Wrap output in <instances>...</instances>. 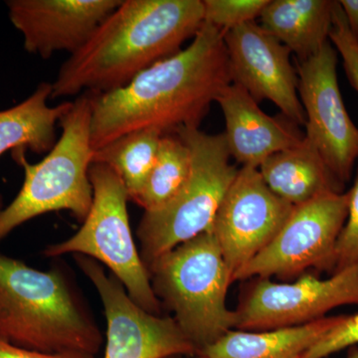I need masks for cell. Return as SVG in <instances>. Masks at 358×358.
<instances>
[{
  "label": "cell",
  "instance_id": "cell-1",
  "mask_svg": "<svg viewBox=\"0 0 358 358\" xmlns=\"http://www.w3.org/2000/svg\"><path fill=\"white\" fill-rule=\"evenodd\" d=\"M224 31L203 22L192 43L143 71L121 89L92 98L94 152L124 134L199 128L231 81Z\"/></svg>",
  "mask_w": 358,
  "mask_h": 358
},
{
  "label": "cell",
  "instance_id": "cell-2",
  "mask_svg": "<svg viewBox=\"0 0 358 358\" xmlns=\"http://www.w3.org/2000/svg\"><path fill=\"white\" fill-rule=\"evenodd\" d=\"M202 0H122L61 66L51 99L106 94L181 50L203 24Z\"/></svg>",
  "mask_w": 358,
  "mask_h": 358
},
{
  "label": "cell",
  "instance_id": "cell-3",
  "mask_svg": "<svg viewBox=\"0 0 358 358\" xmlns=\"http://www.w3.org/2000/svg\"><path fill=\"white\" fill-rule=\"evenodd\" d=\"M0 338L44 353L100 352L103 336L58 268L0 253Z\"/></svg>",
  "mask_w": 358,
  "mask_h": 358
},
{
  "label": "cell",
  "instance_id": "cell-4",
  "mask_svg": "<svg viewBox=\"0 0 358 358\" xmlns=\"http://www.w3.org/2000/svg\"><path fill=\"white\" fill-rule=\"evenodd\" d=\"M92 98L86 92L61 119L62 134L41 162L30 164L26 150L13 152L24 171V181L15 199L0 211V241L35 217L61 210L83 221L93 204L89 169L93 162L91 145Z\"/></svg>",
  "mask_w": 358,
  "mask_h": 358
},
{
  "label": "cell",
  "instance_id": "cell-5",
  "mask_svg": "<svg viewBox=\"0 0 358 358\" xmlns=\"http://www.w3.org/2000/svg\"><path fill=\"white\" fill-rule=\"evenodd\" d=\"M148 270L155 296L197 353L234 329L235 313L227 307L233 274L213 233L179 245Z\"/></svg>",
  "mask_w": 358,
  "mask_h": 358
},
{
  "label": "cell",
  "instance_id": "cell-6",
  "mask_svg": "<svg viewBox=\"0 0 358 358\" xmlns=\"http://www.w3.org/2000/svg\"><path fill=\"white\" fill-rule=\"evenodd\" d=\"M192 155V169L176 197L159 210L145 212L136 229L140 253L150 267L155 260L193 238L210 232L214 219L238 171L223 134L179 129Z\"/></svg>",
  "mask_w": 358,
  "mask_h": 358
},
{
  "label": "cell",
  "instance_id": "cell-7",
  "mask_svg": "<svg viewBox=\"0 0 358 358\" xmlns=\"http://www.w3.org/2000/svg\"><path fill=\"white\" fill-rule=\"evenodd\" d=\"M89 176L93 204L83 225L64 241L47 246L44 255L56 258L74 254L93 259L109 268L140 307L160 315L162 303L152 289L150 273L131 232L129 199L124 183L103 164H92Z\"/></svg>",
  "mask_w": 358,
  "mask_h": 358
},
{
  "label": "cell",
  "instance_id": "cell-8",
  "mask_svg": "<svg viewBox=\"0 0 358 358\" xmlns=\"http://www.w3.org/2000/svg\"><path fill=\"white\" fill-rule=\"evenodd\" d=\"M348 192H327L294 206L273 241L240 268L233 281L288 280L310 268L334 273V253L348 211Z\"/></svg>",
  "mask_w": 358,
  "mask_h": 358
},
{
  "label": "cell",
  "instance_id": "cell-9",
  "mask_svg": "<svg viewBox=\"0 0 358 358\" xmlns=\"http://www.w3.org/2000/svg\"><path fill=\"white\" fill-rule=\"evenodd\" d=\"M346 305L358 306V264L324 280L308 274L293 282L256 278L234 310V329L261 331L301 326Z\"/></svg>",
  "mask_w": 358,
  "mask_h": 358
},
{
  "label": "cell",
  "instance_id": "cell-10",
  "mask_svg": "<svg viewBox=\"0 0 358 358\" xmlns=\"http://www.w3.org/2000/svg\"><path fill=\"white\" fill-rule=\"evenodd\" d=\"M336 65L338 52L329 41L315 55L296 61V74L306 114V140L343 186L358 160V128L345 109Z\"/></svg>",
  "mask_w": 358,
  "mask_h": 358
},
{
  "label": "cell",
  "instance_id": "cell-11",
  "mask_svg": "<svg viewBox=\"0 0 358 358\" xmlns=\"http://www.w3.org/2000/svg\"><path fill=\"white\" fill-rule=\"evenodd\" d=\"M84 275L95 287L107 320L103 358H166L197 355L173 317L143 310L121 282L100 263L75 255Z\"/></svg>",
  "mask_w": 358,
  "mask_h": 358
},
{
  "label": "cell",
  "instance_id": "cell-12",
  "mask_svg": "<svg viewBox=\"0 0 358 358\" xmlns=\"http://www.w3.org/2000/svg\"><path fill=\"white\" fill-rule=\"evenodd\" d=\"M293 208L268 187L258 169L240 167L210 231L233 278L273 241Z\"/></svg>",
  "mask_w": 358,
  "mask_h": 358
},
{
  "label": "cell",
  "instance_id": "cell-13",
  "mask_svg": "<svg viewBox=\"0 0 358 358\" xmlns=\"http://www.w3.org/2000/svg\"><path fill=\"white\" fill-rule=\"evenodd\" d=\"M224 42L232 83L248 92L257 103L270 101L289 121L306 126L289 49L255 21L228 30Z\"/></svg>",
  "mask_w": 358,
  "mask_h": 358
},
{
  "label": "cell",
  "instance_id": "cell-14",
  "mask_svg": "<svg viewBox=\"0 0 358 358\" xmlns=\"http://www.w3.org/2000/svg\"><path fill=\"white\" fill-rule=\"evenodd\" d=\"M122 0H7L14 27L28 53L49 59L79 50Z\"/></svg>",
  "mask_w": 358,
  "mask_h": 358
},
{
  "label": "cell",
  "instance_id": "cell-15",
  "mask_svg": "<svg viewBox=\"0 0 358 358\" xmlns=\"http://www.w3.org/2000/svg\"><path fill=\"white\" fill-rule=\"evenodd\" d=\"M216 102L225 117L226 143L231 157L242 166H259L271 155L300 145L305 138L296 124L271 117L259 108L248 92L231 83Z\"/></svg>",
  "mask_w": 358,
  "mask_h": 358
},
{
  "label": "cell",
  "instance_id": "cell-16",
  "mask_svg": "<svg viewBox=\"0 0 358 358\" xmlns=\"http://www.w3.org/2000/svg\"><path fill=\"white\" fill-rule=\"evenodd\" d=\"M343 317V315L326 317L301 326L270 331L231 329L197 355L204 358H303Z\"/></svg>",
  "mask_w": 358,
  "mask_h": 358
},
{
  "label": "cell",
  "instance_id": "cell-17",
  "mask_svg": "<svg viewBox=\"0 0 358 358\" xmlns=\"http://www.w3.org/2000/svg\"><path fill=\"white\" fill-rule=\"evenodd\" d=\"M258 169L268 187L294 206L324 193L343 192V185L306 138L296 147L271 155Z\"/></svg>",
  "mask_w": 358,
  "mask_h": 358
},
{
  "label": "cell",
  "instance_id": "cell-18",
  "mask_svg": "<svg viewBox=\"0 0 358 358\" xmlns=\"http://www.w3.org/2000/svg\"><path fill=\"white\" fill-rule=\"evenodd\" d=\"M334 4L331 0H270L261 13V26L303 60L329 41Z\"/></svg>",
  "mask_w": 358,
  "mask_h": 358
},
{
  "label": "cell",
  "instance_id": "cell-19",
  "mask_svg": "<svg viewBox=\"0 0 358 358\" xmlns=\"http://www.w3.org/2000/svg\"><path fill=\"white\" fill-rule=\"evenodd\" d=\"M52 83L39 84L31 95L9 109L0 110V157L8 150H30L35 154L50 152L55 143L56 126L73 102L48 105ZM3 202L0 195V211Z\"/></svg>",
  "mask_w": 358,
  "mask_h": 358
},
{
  "label": "cell",
  "instance_id": "cell-20",
  "mask_svg": "<svg viewBox=\"0 0 358 358\" xmlns=\"http://www.w3.org/2000/svg\"><path fill=\"white\" fill-rule=\"evenodd\" d=\"M162 136L155 129L131 131L95 150L92 164L112 169L124 183L129 199L133 200L152 171Z\"/></svg>",
  "mask_w": 358,
  "mask_h": 358
},
{
  "label": "cell",
  "instance_id": "cell-21",
  "mask_svg": "<svg viewBox=\"0 0 358 358\" xmlns=\"http://www.w3.org/2000/svg\"><path fill=\"white\" fill-rule=\"evenodd\" d=\"M192 169L189 148L178 134H164L152 171L143 189L131 201L145 210H159L178 195Z\"/></svg>",
  "mask_w": 358,
  "mask_h": 358
},
{
  "label": "cell",
  "instance_id": "cell-22",
  "mask_svg": "<svg viewBox=\"0 0 358 358\" xmlns=\"http://www.w3.org/2000/svg\"><path fill=\"white\" fill-rule=\"evenodd\" d=\"M204 22L226 32L260 17L270 0H202Z\"/></svg>",
  "mask_w": 358,
  "mask_h": 358
},
{
  "label": "cell",
  "instance_id": "cell-23",
  "mask_svg": "<svg viewBox=\"0 0 358 358\" xmlns=\"http://www.w3.org/2000/svg\"><path fill=\"white\" fill-rule=\"evenodd\" d=\"M348 196V217L336 243L334 273L358 264V169Z\"/></svg>",
  "mask_w": 358,
  "mask_h": 358
},
{
  "label": "cell",
  "instance_id": "cell-24",
  "mask_svg": "<svg viewBox=\"0 0 358 358\" xmlns=\"http://www.w3.org/2000/svg\"><path fill=\"white\" fill-rule=\"evenodd\" d=\"M329 42L343 58L346 76L358 93V40L350 31L338 1H334V4Z\"/></svg>",
  "mask_w": 358,
  "mask_h": 358
},
{
  "label": "cell",
  "instance_id": "cell-25",
  "mask_svg": "<svg viewBox=\"0 0 358 358\" xmlns=\"http://www.w3.org/2000/svg\"><path fill=\"white\" fill-rule=\"evenodd\" d=\"M358 345V313L343 315V320L308 350L303 358H326Z\"/></svg>",
  "mask_w": 358,
  "mask_h": 358
},
{
  "label": "cell",
  "instance_id": "cell-26",
  "mask_svg": "<svg viewBox=\"0 0 358 358\" xmlns=\"http://www.w3.org/2000/svg\"><path fill=\"white\" fill-rule=\"evenodd\" d=\"M0 358H95L83 353H44L14 345L0 338Z\"/></svg>",
  "mask_w": 358,
  "mask_h": 358
},
{
  "label": "cell",
  "instance_id": "cell-27",
  "mask_svg": "<svg viewBox=\"0 0 358 358\" xmlns=\"http://www.w3.org/2000/svg\"><path fill=\"white\" fill-rule=\"evenodd\" d=\"M350 31L358 40V0H339Z\"/></svg>",
  "mask_w": 358,
  "mask_h": 358
},
{
  "label": "cell",
  "instance_id": "cell-28",
  "mask_svg": "<svg viewBox=\"0 0 358 358\" xmlns=\"http://www.w3.org/2000/svg\"><path fill=\"white\" fill-rule=\"evenodd\" d=\"M346 358H358V346H352L348 350V357Z\"/></svg>",
  "mask_w": 358,
  "mask_h": 358
},
{
  "label": "cell",
  "instance_id": "cell-29",
  "mask_svg": "<svg viewBox=\"0 0 358 358\" xmlns=\"http://www.w3.org/2000/svg\"><path fill=\"white\" fill-rule=\"evenodd\" d=\"M166 358H204L201 357L200 355H173V357H169Z\"/></svg>",
  "mask_w": 358,
  "mask_h": 358
}]
</instances>
